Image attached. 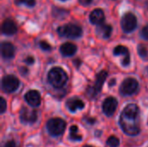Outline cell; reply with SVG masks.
I'll return each instance as SVG.
<instances>
[{"mask_svg":"<svg viewBox=\"0 0 148 147\" xmlns=\"http://www.w3.org/2000/svg\"><path fill=\"white\" fill-rule=\"evenodd\" d=\"M120 124L125 133L135 136L140 132V109L135 104L127 105L121 114Z\"/></svg>","mask_w":148,"mask_h":147,"instance_id":"cell-1","label":"cell"},{"mask_svg":"<svg viewBox=\"0 0 148 147\" xmlns=\"http://www.w3.org/2000/svg\"><path fill=\"white\" fill-rule=\"evenodd\" d=\"M68 79L67 73L59 67L51 68L48 74V81L56 88H62L67 83Z\"/></svg>","mask_w":148,"mask_h":147,"instance_id":"cell-2","label":"cell"},{"mask_svg":"<svg viewBox=\"0 0 148 147\" xmlns=\"http://www.w3.org/2000/svg\"><path fill=\"white\" fill-rule=\"evenodd\" d=\"M57 33L59 36L67 38H79L82 36V29L81 26L75 23H67L63 26L57 28Z\"/></svg>","mask_w":148,"mask_h":147,"instance_id":"cell-3","label":"cell"},{"mask_svg":"<svg viewBox=\"0 0 148 147\" xmlns=\"http://www.w3.org/2000/svg\"><path fill=\"white\" fill-rule=\"evenodd\" d=\"M66 128V122L60 118L50 119L47 122V129L52 136L62 135Z\"/></svg>","mask_w":148,"mask_h":147,"instance_id":"cell-4","label":"cell"},{"mask_svg":"<svg viewBox=\"0 0 148 147\" xmlns=\"http://www.w3.org/2000/svg\"><path fill=\"white\" fill-rule=\"evenodd\" d=\"M138 22H137V17L133 12H127L124 14L121 19V28L124 32L126 33H130L134 31L136 27H137Z\"/></svg>","mask_w":148,"mask_h":147,"instance_id":"cell-5","label":"cell"},{"mask_svg":"<svg viewBox=\"0 0 148 147\" xmlns=\"http://www.w3.org/2000/svg\"><path fill=\"white\" fill-rule=\"evenodd\" d=\"M139 88V83L134 78H127L121 85V93L123 95H132L134 94Z\"/></svg>","mask_w":148,"mask_h":147,"instance_id":"cell-6","label":"cell"},{"mask_svg":"<svg viewBox=\"0 0 148 147\" xmlns=\"http://www.w3.org/2000/svg\"><path fill=\"white\" fill-rule=\"evenodd\" d=\"M19 80L11 75H5L2 80V87L3 89L7 93H11L16 91L19 87Z\"/></svg>","mask_w":148,"mask_h":147,"instance_id":"cell-7","label":"cell"},{"mask_svg":"<svg viewBox=\"0 0 148 147\" xmlns=\"http://www.w3.org/2000/svg\"><path fill=\"white\" fill-rule=\"evenodd\" d=\"M107 77H108V72L105 71V70L101 71L97 75L96 80H95V85H94L93 88H90L92 90V91H90V94L92 96H95L98 93H100V91L101 90L102 86H103V84H104Z\"/></svg>","mask_w":148,"mask_h":147,"instance_id":"cell-8","label":"cell"},{"mask_svg":"<svg viewBox=\"0 0 148 147\" xmlns=\"http://www.w3.org/2000/svg\"><path fill=\"white\" fill-rule=\"evenodd\" d=\"M117 107H118L117 100L114 97H108L102 104V110L107 116H112L116 111Z\"/></svg>","mask_w":148,"mask_h":147,"instance_id":"cell-9","label":"cell"},{"mask_svg":"<svg viewBox=\"0 0 148 147\" xmlns=\"http://www.w3.org/2000/svg\"><path fill=\"white\" fill-rule=\"evenodd\" d=\"M89 21L92 24L100 25L104 23L105 21V13L104 10L101 8L94 9L89 15Z\"/></svg>","mask_w":148,"mask_h":147,"instance_id":"cell-10","label":"cell"},{"mask_svg":"<svg viewBox=\"0 0 148 147\" xmlns=\"http://www.w3.org/2000/svg\"><path fill=\"white\" fill-rule=\"evenodd\" d=\"M20 119L24 123H34L37 119V113L35 110H29L23 107L20 112Z\"/></svg>","mask_w":148,"mask_h":147,"instance_id":"cell-11","label":"cell"},{"mask_svg":"<svg viewBox=\"0 0 148 147\" xmlns=\"http://www.w3.org/2000/svg\"><path fill=\"white\" fill-rule=\"evenodd\" d=\"M17 31V26L16 23L10 19V18H6L3 23H2V32L4 35L7 36H12L16 34Z\"/></svg>","mask_w":148,"mask_h":147,"instance_id":"cell-12","label":"cell"},{"mask_svg":"<svg viewBox=\"0 0 148 147\" xmlns=\"http://www.w3.org/2000/svg\"><path fill=\"white\" fill-rule=\"evenodd\" d=\"M16 48L15 46L9 42H3L1 44V53L2 56L4 59H11L15 55Z\"/></svg>","mask_w":148,"mask_h":147,"instance_id":"cell-13","label":"cell"},{"mask_svg":"<svg viewBox=\"0 0 148 147\" xmlns=\"http://www.w3.org/2000/svg\"><path fill=\"white\" fill-rule=\"evenodd\" d=\"M25 101L32 107H38L41 104V95L36 90H29L25 94Z\"/></svg>","mask_w":148,"mask_h":147,"instance_id":"cell-14","label":"cell"},{"mask_svg":"<svg viewBox=\"0 0 148 147\" xmlns=\"http://www.w3.org/2000/svg\"><path fill=\"white\" fill-rule=\"evenodd\" d=\"M114 54L115 55H123V61L122 64L124 66H127L130 62V54L128 51V49L123 45H118L114 49Z\"/></svg>","mask_w":148,"mask_h":147,"instance_id":"cell-15","label":"cell"},{"mask_svg":"<svg viewBox=\"0 0 148 147\" xmlns=\"http://www.w3.org/2000/svg\"><path fill=\"white\" fill-rule=\"evenodd\" d=\"M112 30H113L112 25L107 24V23H102V24L98 25V27L96 29V33L99 36H101L104 39H108L111 36Z\"/></svg>","mask_w":148,"mask_h":147,"instance_id":"cell-16","label":"cell"},{"mask_svg":"<svg viewBox=\"0 0 148 147\" xmlns=\"http://www.w3.org/2000/svg\"><path fill=\"white\" fill-rule=\"evenodd\" d=\"M77 50V47L75 44L72 42H65L61 45L60 52L64 56H71L75 54Z\"/></svg>","mask_w":148,"mask_h":147,"instance_id":"cell-17","label":"cell"},{"mask_svg":"<svg viewBox=\"0 0 148 147\" xmlns=\"http://www.w3.org/2000/svg\"><path fill=\"white\" fill-rule=\"evenodd\" d=\"M67 107H68V108L69 109L70 112L74 113L78 109H82L84 107V103L80 99L73 98V99H70L67 102Z\"/></svg>","mask_w":148,"mask_h":147,"instance_id":"cell-18","label":"cell"},{"mask_svg":"<svg viewBox=\"0 0 148 147\" xmlns=\"http://www.w3.org/2000/svg\"><path fill=\"white\" fill-rule=\"evenodd\" d=\"M70 139L72 140H82V137L78 133V127L76 126H72L70 127V135H69Z\"/></svg>","mask_w":148,"mask_h":147,"instance_id":"cell-19","label":"cell"},{"mask_svg":"<svg viewBox=\"0 0 148 147\" xmlns=\"http://www.w3.org/2000/svg\"><path fill=\"white\" fill-rule=\"evenodd\" d=\"M16 5L25 4L28 7H33L36 5V0H14Z\"/></svg>","mask_w":148,"mask_h":147,"instance_id":"cell-20","label":"cell"},{"mask_svg":"<svg viewBox=\"0 0 148 147\" xmlns=\"http://www.w3.org/2000/svg\"><path fill=\"white\" fill-rule=\"evenodd\" d=\"M107 143L110 147H118L119 145H120V140H119V139L117 137L111 136V137L108 138Z\"/></svg>","mask_w":148,"mask_h":147,"instance_id":"cell-21","label":"cell"},{"mask_svg":"<svg viewBox=\"0 0 148 147\" xmlns=\"http://www.w3.org/2000/svg\"><path fill=\"white\" fill-rule=\"evenodd\" d=\"M138 53H139V55H140L141 57H143V58L147 57L148 50L147 49V47H146L145 45H143V44L139 45V46H138Z\"/></svg>","mask_w":148,"mask_h":147,"instance_id":"cell-22","label":"cell"},{"mask_svg":"<svg viewBox=\"0 0 148 147\" xmlns=\"http://www.w3.org/2000/svg\"><path fill=\"white\" fill-rule=\"evenodd\" d=\"M39 45L41 47L42 49L43 50H50L51 49V46L49 42H47L46 41H41L39 42Z\"/></svg>","mask_w":148,"mask_h":147,"instance_id":"cell-23","label":"cell"},{"mask_svg":"<svg viewBox=\"0 0 148 147\" xmlns=\"http://www.w3.org/2000/svg\"><path fill=\"white\" fill-rule=\"evenodd\" d=\"M6 107H7L6 101H5V100L3 97H1L0 98V113H3L5 112V110H6Z\"/></svg>","mask_w":148,"mask_h":147,"instance_id":"cell-24","label":"cell"},{"mask_svg":"<svg viewBox=\"0 0 148 147\" xmlns=\"http://www.w3.org/2000/svg\"><path fill=\"white\" fill-rule=\"evenodd\" d=\"M141 36H143L144 39L148 40V24L147 25H146V26L142 29V30H141Z\"/></svg>","mask_w":148,"mask_h":147,"instance_id":"cell-25","label":"cell"},{"mask_svg":"<svg viewBox=\"0 0 148 147\" xmlns=\"http://www.w3.org/2000/svg\"><path fill=\"white\" fill-rule=\"evenodd\" d=\"M3 147H16V143L13 140H10V141L6 142L4 144Z\"/></svg>","mask_w":148,"mask_h":147,"instance_id":"cell-26","label":"cell"},{"mask_svg":"<svg viewBox=\"0 0 148 147\" xmlns=\"http://www.w3.org/2000/svg\"><path fill=\"white\" fill-rule=\"evenodd\" d=\"M34 62H35V60H34V58H33L32 56H28V57L25 59V62L28 63V64H33Z\"/></svg>","mask_w":148,"mask_h":147,"instance_id":"cell-27","label":"cell"},{"mask_svg":"<svg viewBox=\"0 0 148 147\" xmlns=\"http://www.w3.org/2000/svg\"><path fill=\"white\" fill-rule=\"evenodd\" d=\"M79 2L82 5H88V4H90L93 2V0H79Z\"/></svg>","mask_w":148,"mask_h":147,"instance_id":"cell-28","label":"cell"},{"mask_svg":"<svg viewBox=\"0 0 148 147\" xmlns=\"http://www.w3.org/2000/svg\"><path fill=\"white\" fill-rule=\"evenodd\" d=\"M20 73H22L23 75H26L28 73V70L26 68H22V70L20 69Z\"/></svg>","mask_w":148,"mask_h":147,"instance_id":"cell-29","label":"cell"},{"mask_svg":"<svg viewBox=\"0 0 148 147\" xmlns=\"http://www.w3.org/2000/svg\"><path fill=\"white\" fill-rule=\"evenodd\" d=\"M83 147H94V146H88V145H87V146H84Z\"/></svg>","mask_w":148,"mask_h":147,"instance_id":"cell-30","label":"cell"},{"mask_svg":"<svg viewBox=\"0 0 148 147\" xmlns=\"http://www.w3.org/2000/svg\"><path fill=\"white\" fill-rule=\"evenodd\" d=\"M61 1H67V0H61Z\"/></svg>","mask_w":148,"mask_h":147,"instance_id":"cell-31","label":"cell"}]
</instances>
